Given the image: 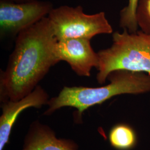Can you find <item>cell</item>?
I'll use <instances>...</instances> for the list:
<instances>
[{"label": "cell", "instance_id": "obj_1", "mask_svg": "<svg viewBox=\"0 0 150 150\" xmlns=\"http://www.w3.org/2000/svg\"><path fill=\"white\" fill-rule=\"evenodd\" d=\"M57 41L47 16L17 36L5 71L0 75V101H18L28 95L59 63L54 54Z\"/></svg>", "mask_w": 150, "mask_h": 150}, {"label": "cell", "instance_id": "obj_2", "mask_svg": "<svg viewBox=\"0 0 150 150\" xmlns=\"http://www.w3.org/2000/svg\"><path fill=\"white\" fill-rule=\"evenodd\" d=\"M107 80L108 84L98 87L64 86L57 96L50 98L48 108L43 115H52L63 107H74L77 110L75 120L81 122L82 114L86 110L113 97L150 92V75L145 72L117 70L111 72Z\"/></svg>", "mask_w": 150, "mask_h": 150}, {"label": "cell", "instance_id": "obj_3", "mask_svg": "<svg viewBox=\"0 0 150 150\" xmlns=\"http://www.w3.org/2000/svg\"><path fill=\"white\" fill-rule=\"evenodd\" d=\"M111 47L99 51L97 69L98 83L106 82L109 75L115 71L126 70L145 72L150 75V35L142 31L112 34Z\"/></svg>", "mask_w": 150, "mask_h": 150}, {"label": "cell", "instance_id": "obj_4", "mask_svg": "<svg viewBox=\"0 0 150 150\" xmlns=\"http://www.w3.org/2000/svg\"><path fill=\"white\" fill-rule=\"evenodd\" d=\"M47 17L57 41L70 38L91 40L98 35L113 33L104 12L87 15L81 6H62L53 8Z\"/></svg>", "mask_w": 150, "mask_h": 150}, {"label": "cell", "instance_id": "obj_5", "mask_svg": "<svg viewBox=\"0 0 150 150\" xmlns=\"http://www.w3.org/2000/svg\"><path fill=\"white\" fill-rule=\"evenodd\" d=\"M50 2L32 0L14 3L10 0L0 2V31L1 36H17L48 15L53 9Z\"/></svg>", "mask_w": 150, "mask_h": 150}, {"label": "cell", "instance_id": "obj_6", "mask_svg": "<svg viewBox=\"0 0 150 150\" xmlns=\"http://www.w3.org/2000/svg\"><path fill=\"white\" fill-rule=\"evenodd\" d=\"M54 54L59 62H67L75 74L80 76L90 77L92 69H97L98 66V55L93 50L89 39L57 40Z\"/></svg>", "mask_w": 150, "mask_h": 150}, {"label": "cell", "instance_id": "obj_7", "mask_svg": "<svg viewBox=\"0 0 150 150\" xmlns=\"http://www.w3.org/2000/svg\"><path fill=\"white\" fill-rule=\"evenodd\" d=\"M50 100L48 93L41 86H37L31 93L18 101L2 102V113L0 116V150L9 142L13 127L24 110L33 107L41 108L47 105Z\"/></svg>", "mask_w": 150, "mask_h": 150}, {"label": "cell", "instance_id": "obj_8", "mask_svg": "<svg viewBox=\"0 0 150 150\" xmlns=\"http://www.w3.org/2000/svg\"><path fill=\"white\" fill-rule=\"evenodd\" d=\"M73 139L59 138L48 125L36 120L30 123L21 150H79Z\"/></svg>", "mask_w": 150, "mask_h": 150}, {"label": "cell", "instance_id": "obj_9", "mask_svg": "<svg viewBox=\"0 0 150 150\" xmlns=\"http://www.w3.org/2000/svg\"><path fill=\"white\" fill-rule=\"evenodd\" d=\"M110 145L118 150H129L134 148L137 137L134 129L125 123H119L110 129L108 134Z\"/></svg>", "mask_w": 150, "mask_h": 150}, {"label": "cell", "instance_id": "obj_10", "mask_svg": "<svg viewBox=\"0 0 150 150\" xmlns=\"http://www.w3.org/2000/svg\"><path fill=\"white\" fill-rule=\"evenodd\" d=\"M139 0H129V4L120 12V26L130 33L138 31L137 10Z\"/></svg>", "mask_w": 150, "mask_h": 150}, {"label": "cell", "instance_id": "obj_11", "mask_svg": "<svg viewBox=\"0 0 150 150\" xmlns=\"http://www.w3.org/2000/svg\"><path fill=\"white\" fill-rule=\"evenodd\" d=\"M137 20L141 31L150 35V0H139Z\"/></svg>", "mask_w": 150, "mask_h": 150}, {"label": "cell", "instance_id": "obj_12", "mask_svg": "<svg viewBox=\"0 0 150 150\" xmlns=\"http://www.w3.org/2000/svg\"><path fill=\"white\" fill-rule=\"evenodd\" d=\"M11 1H16L17 3H21V2H29L32 0H10Z\"/></svg>", "mask_w": 150, "mask_h": 150}]
</instances>
